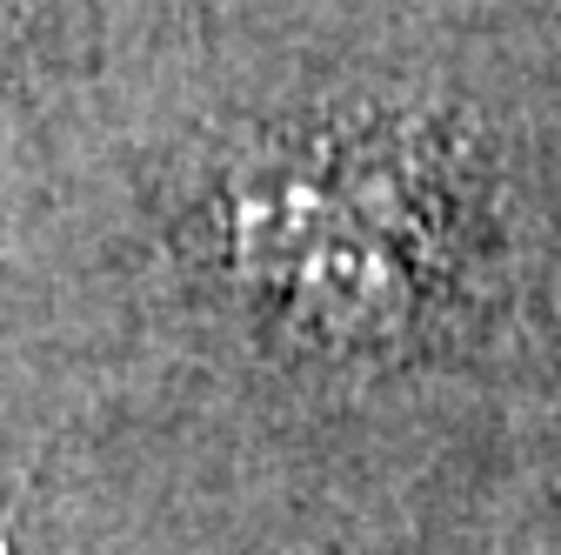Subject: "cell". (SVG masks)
<instances>
[{
	"label": "cell",
	"mask_w": 561,
	"mask_h": 555,
	"mask_svg": "<svg viewBox=\"0 0 561 555\" xmlns=\"http://www.w3.org/2000/svg\"><path fill=\"white\" fill-rule=\"evenodd\" d=\"M381 188L388 181L355 168H288L254 181V194L234 201L241 268L295 288L288 302L334 335L388 328L414 302V248H401L414 241V222Z\"/></svg>",
	"instance_id": "6da1fadb"
}]
</instances>
